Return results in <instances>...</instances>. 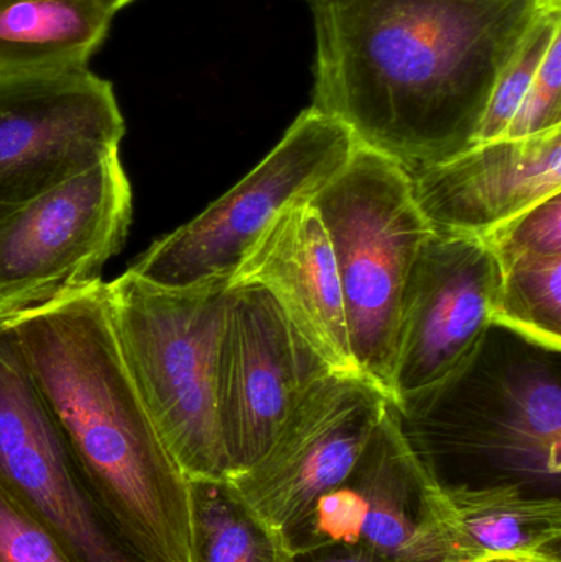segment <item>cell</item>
<instances>
[{
	"instance_id": "obj_6",
	"label": "cell",
	"mask_w": 561,
	"mask_h": 562,
	"mask_svg": "<svg viewBox=\"0 0 561 562\" xmlns=\"http://www.w3.org/2000/svg\"><path fill=\"white\" fill-rule=\"evenodd\" d=\"M356 145L341 122L306 109L236 187L158 239L128 272L168 290L227 286L273 221L312 200L348 164Z\"/></svg>"
},
{
	"instance_id": "obj_8",
	"label": "cell",
	"mask_w": 561,
	"mask_h": 562,
	"mask_svg": "<svg viewBox=\"0 0 561 562\" xmlns=\"http://www.w3.org/2000/svg\"><path fill=\"white\" fill-rule=\"evenodd\" d=\"M0 485L58 538L72 561L144 562L96 497L5 321H0Z\"/></svg>"
},
{
	"instance_id": "obj_5",
	"label": "cell",
	"mask_w": 561,
	"mask_h": 562,
	"mask_svg": "<svg viewBox=\"0 0 561 562\" xmlns=\"http://www.w3.org/2000/svg\"><path fill=\"white\" fill-rule=\"evenodd\" d=\"M310 203L335 254L356 366L391 398L399 301L434 227L415 203L411 173L359 144Z\"/></svg>"
},
{
	"instance_id": "obj_1",
	"label": "cell",
	"mask_w": 561,
	"mask_h": 562,
	"mask_svg": "<svg viewBox=\"0 0 561 562\" xmlns=\"http://www.w3.org/2000/svg\"><path fill=\"white\" fill-rule=\"evenodd\" d=\"M312 108L408 173L478 144L504 69L561 0H310Z\"/></svg>"
},
{
	"instance_id": "obj_2",
	"label": "cell",
	"mask_w": 561,
	"mask_h": 562,
	"mask_svg": "<svg viewBox=\"0 0 561 562\" xmlns=\"http://www.w3.org/2000/svg\"><path fill=\"white\" fill-rule=\"evenodd\" d=\"M96 497L144 562H190V482L125 367L104 283L5 321Z\"/></svg>"
},
{
	"instance_id": "obj_21",
	"label": "cell",
	"mask_w": 561,
	"mask_h": 562,
	"mask_svg": "<svg viewBox=\"0 0 561 562\" xmlns=\"http://www.w3.org/2000/svg\"><path fill=\"white\" fill-rule=\"evenodd\" d=\"M481 239L496 262L523 254H561V193L553 194L529 210L501 224Z\"/></svg>"
},
{
	"instance_id": "obj_26",
	"label": "cell",
	"mask_w": 561,
	"mask_h": 562,
	"mask_svg": "<svg viewBox=\"0 0 561 562\" xmlns=\"http://www.w3.org/2000/svg\"><path fill=\"white\" fill-rule=\"evenodd\" d=\"M131 2H134V0H102V3L108 7V10L112 15H115L119 10L124 9V7L128 5Z\"/></svg>"
},
{
	"instance_id": "obj_23",
	"label": "cell",
	"mask_w": 561,
	"mask_h": 562,
	"mask_svg": "<svg viewBox=\"0 0 561 562\" xmlns=\"http://www.w3.org/2000/svg\"><path fill=\"white\" fill-rule=\"evenodd\" d=\"M561 127V36L550 46L503 140L536 137Z\"/></svg>"
},
{
	"instance_id": "obj_27",
	"label": "cell",
	"mask_w": 561,
	"mask_h": 562,
	"mask_svg": "<svg viewBox=\"0 0 561 562\" xmlns=\"http://www.w3.org/2000/svg\"><path fill=\"white\" fill-rule=\"evenodd\" d=\"M484 562H497L496 560H491V561H484Z\"/></svg>"
},
{
	"instance_id": "obj_25",
	"label": "cell",
	"mask_w": 561,
	"mask_h": 562,
	"mask_svg": "<svg viewBox=\"0 0 561 562\" xmlns=\"http://www.w3.org/2000/svg\"><path fill=\"white\" fill-rule=\"evenodd\" d=\"M497 562H561V558H543V557H510L501 558Z\"/></svg>"
},
{
	"instance_id": "obj_12",
	"label": "cell",
	"mask_w": 561,
	"mask_h": 562,
	"mask_svg": "<svg viewBox=\"0 0 561 562\" xmlns=\"http://www.w3.org/2000/svg\"><path fill=\"white\" fill-rule=\"evenodd\" d=\"M500 283L481 237L434 229L399 301L389 402L440 382L476 349L494 323Z\"/></svg>"
},
{
	"instance_id": "obj_3",
	"label": "cell",
	"mask_w": 561,
	"mask_h": 562,
	"mask_svg": "<svg viewBox=\"0 0 561 562\" xmlns=\"http://www.w3.org/2000/svg\"><path fill=\"white\" fill-rule=\"evenodd\" d=\"M389 408L427 464L467 458L501 472L500 482L559 487V347L494 321L453 372Z\"/></svg>"
},
{
	"instance_id": "obj_22",
	"label": "cell",
	"mask_w": 561,
	"mask_h": 562,
	"mask_svg": "<svg viewBox=\"0 0 561 562\" xmlns=\"http://www.w3.org/2000/svg\"><path fill=\"white\" fill-rule=\"evenodd\" d=\"M0 562H75L58 538L2 485Z\"/></svg>"
},
{
	"instance_id": "obj_18",
	"label": "cell",
	"mask_w": 561,
	"mask_h": 562,
	"mask_svg": "<svg viewBox=\"0 0 561 562\" xmlns=\"http://www.w3.org/2000/svg\"><path fill=\"white\" fill-rule=\"evenodd\" d=\"M190 482V562H295L285 533L243 501L229 481Z\"/></svg>"
},
{
	"instance_id": "obj_15",
	"label": "cell",
	"mask_w": 561,
	"mask_h": 562,
	"mask_svg": "<svg viewBox=\"0 0 561 562\" xmlns=\"http://www.w3.org/2000/svg\"><path fill=\"white\" fill-rule=\"evenodd\" d=\"M269 291L303 339L338 375H361L349 342L341 281L328 233L310 201L283 211L227 288Z\"/></svg>"
},
{
	"instance_id": "obj_7",
	"label": "cell",
	"mask_w": 561,
	"mask_h": 562,
	"mask_svg": "<svg viewBox=\"0 0 561 562\" xmlns=\"http://www.w3.org/2000/svg\"><path fill=\"white\" fill-rule=\"evenodd\" d=\"M131 223L121 154L10 214L0 223V321L101 284Z\"/></svg>"
},
{
	"instance_id": "obj_14",
	"label": "cell",
	"mask_w": 561,
	"mask_h": 562,
	"mask_svg": "<svg viewBox=\"0 0 561 562\" xmlns=\"http://www.w3.org/2000/svg\"><path fill=\"white\" fill-rule=\"evenodd\" d=\"M411 178L415 203L435 231L483 237L561 193V127L474 145Z\"/></svg>"
},
{
	"instance_id": "obj_10",
	"label": "cell",
	"mask_w": 561,
	"mask_h": 562,
	"mask_svg": "<svg viewBox=\"0 0 561 562\" xmlns=\"http://www.w3.org/2000/svg\"><path fill=\"white\" fill-rule=\"evenodd\" d=\"M332 369L292 326L269 291L227 288L216 362V409L227 479L269 451L303 396Z\"/></svg>"
},
{
	"instance_id": "obj_16",
	"label": "cell",
	"mask_w": 561,
	"mask_h": 562,
	"mask_svg": "<svg viewBox=\"0 0 561 562\" xmlns=\"http://www.w3.org/2000/svg\"><path fill=\"white\" fill-rule=\"evenodd\" d=\"M438 528L451 562L560 558L561 504L516 482L435 488Z\"/></svg>"
},
{
	"instance_id": "obj_20",
	"label": "cell",
	"mask_w": 561,
	"mask_h": 562,
	"mask_svg": "<svg viewBox=\"0 0 561 562\" xmlns=\"http://www.w3.org/2000/svg\"><path fill=\"white\" fill-rule=\"evenodd\" d=\"M560 36L561 5H557L550 9L534 26L523 48L501 75L500 81L491 94L486 114L481 122L478 144L503 140L506 137L527 92L532 88L534 79L539 72L547 52Z\"/></svg>"
},
{
	"instance_id": "obj_9",
	"label": "cell",
	"mask_w": 561,
	"mask_h": 562,
	"mask_svg": "<svg viewBox=\"0 0 561 562\" xmlns=\"http://www.w3.org/2000/svg\"><path fill=\"white\" fill-rule=\"evenodd\" d=\"M124 135L114 86L89 68L0 72V223L119 154Z\"/></svg>"
},
{
	"instance_id": "obj_11",
	"label": "cell",
	"mask_w": 561,
	"mask_h": 562,
	"mask_svg": "<svg viewBox=\"0 0 561 562\" xmlns=\"http://www.w3.org/2000/svg\"><path fill=\"white\" fill-rule=\"evenodd\" d=\"M437 484L388 406L351 474L287 531L290 550L358 548L391 562H451L435 512Z\"/></svg>"
},
{
	"instance_id": "obj_13",
	"label": "cell",
	"mask_w": 561,
	"mask_h": 562,
	"mask_svg": "<svg viewBox=\"0 0 561 562\" xmlns=\"http://www.w3.org/2000/svg\"><path fill=\"white\" fill-rule=\"evenodd\" d=\"M388 406L385 393L366 376L329 373L293 408L266 456L226 481L287 533L351 474Z\"/></svg>"
},
{
	"instance_id": "obj_4",
	"label": "cell",
	"mask_w": 561,
	"mask_h": 562,
	"mask_svg": "<svg viewBox=\"0 0 561 562\" xmlns=\"http://www.w3.org/2000/svg\"><path fill=\"white\" fill-rule=\"evenodd\" d=\"M109 321L135 389L188 479L226 481L216 362L226 284L168 290L125 272L104 283Z\"/></svg>"
},
{
	"instance_id": "obj_19",
	"label": "cell",
	"mask_w": 561,
	"mask_h": 562,
	"mask_svg": "<svg viewBox=\"0 0 561 562\" xmlns=\"http://www.w3.org/2000/svg\"><path fill=\"white\" fill-rule=\"evenodd\" d=\"M494 321L561 349V254H523L497 262Z\"/></svg>"
},
{
	"instance_id": "obj_24",
	"label": "cell",
	"mask_w": 561,
	"mask_h": 562,
	"mask_svg": "<svg viewBox=\"0 0 561 562\" xmlns=\"http://www.w3.org/2000/svg\"><path fill=\"white\" fill-rule=\"evenodd\" d=\"M295 562H391L358 548H323L312 553L299 554Z\"/></svg>"
},
{
	"instance_id": "obj_17",
	"label": "cell",
	"mask_w": 561,
	"mask_h": 562,
	"mask_svg": "<svg viewBox=\"0 0 561 562\" xmlns=\"http://www.w3.org/2000/svg\"><path fill=\"white\" fill-rule=\"evenodd\" d=\"M112 16L102 0H0V72L86 69Z\"/></svg>"
}]
</instances>
